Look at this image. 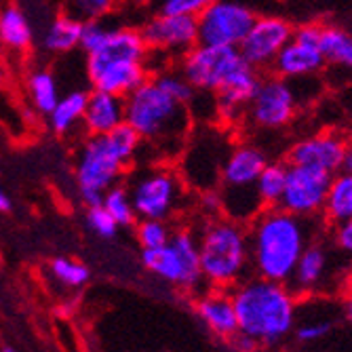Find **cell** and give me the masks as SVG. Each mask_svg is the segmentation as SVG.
<instances>
[{"label":"cell","instance_id":"6da1fadb","mask_svg":"<svg viewBox=\"0 0 352 352\" xmlns=\"http://www.w3.org/2000/svg\"><path fill=\"white\" fill-rule=\"evenodd\" d=\"M251 272L262 278L289 283L304 249L312 243V223L308 217L289 211L264 207L247 223Z\"/></svg>","mask_w":352,"mask_h":352},{"label":"cell","instance_id":"7a4b0ae2","mask_svg":"<svg viewBox=\"0 0 352 352\" xmlns=\"http://www.w3.org/2000/svg\"><path fill=\"white\" fill-rule=\"evenodd\" d=\"M239 333L260 346H276L294 333L298 321V296L287 283L262 276H245L232 287Z\"/></svg>","mask_w":352,"mask_h":352},{"label":"cell","instance_id":"3957f363","mask_svg":"<svg viewBox=\"0 0 352 352\" xmlns=\"http://www.w3.org/2000/svg\"><path fill=\"white\" fill-rule=\"evenodd\" d=\"M150 49L138 28L108 25L104 41L85 55V72L93 89L129 95L150 78Z\"/></svg>","mask_w":352,"mask_h":352},{"label":"cell","instance_id":"277c9868","mask_svg":"<svg viewBox=\"0 0 352 352\" xmlns=\"http://www.w3.org/2000/svg\"><path fill=\"white\" fill-rule=\"evenodd\" d=\"M124 122L133 126L142 144L167 156H177L192 131V114L152 76L124 95Z\"/></svg>","mask_w":352,"mask_h":352},{"label":"cell","instance_id":"5b68a950","mask_svg":"<svg viewBox=\"0 0 352 352\" xmlns=\"http://www.w3.org/2000/svg\"><path fill=\"white\" fill-rule=\"evenodd\" d=\"M197 239L203 280L213 289H232L251 272L249 232L245 223L226 215L207 217Z\"/></svg>","mask_w":352,"mask_h":352},{"label":"cell","instance_id":"8992f818","mask_svg":"<svg viewBox=\"0 0 352 352\" xmlns=\"http://www.w3.org/2000/svg\"><path fill=\"white\" fill-rule=\"evenodd\" d=\"M266 163V152L251 142L236 144L228 150L217 182V192L221 197V215L247 226L264 209L258 192H255V179H258Z\"/></svg>","mask_w":352,"mask_h":352},{"label":"cell","instance_id":"52a82bcc","mask_svg":"<svg viewBox=\"0 0 352 352\" xmlns=\"http://www.w3.org/2000/svg\"><path fill=\"white\" fill-rule=\"evenodd\" d=\"M124 186L131 195L138 219L167 221L184 205L188 192L179 171L167 163L140 169Z\"/></svg>","mask_w":352,"mask_h":352},{"label":"cell","instance_id":"ba28073f","mask_svg":"<svg viewBox=\"0 0 352 352\" xmlns=\"http://www.w3.org/2000/svg\"><path fill=\"white\" fill-rule=\"evenodd\" d=\"M126 165L104 135H87L74 156V182L87 207L100 205L108 188L120 184L126 175Z\"/></svg>","mask_w":352,"mask_h":352},{"label":"cell","instance_id":"9c48e42d","mask_svg":"<svg viewBox=\"0 0 352 352\" xmlns=\"http://www.w3.org/2000/svg\"><path fill=\"white\" fill-rule=\"evenodd\" d=\"M142 264L148 272L179 289H197L203 283L197 234L179 228L171 230L169 241L156 249H142Z\"/></svg>","mask_w":352,"mask_h":352},{"label":"cell","instance_id":"30bf717a","mask_svg":"<svg viewBox=\"0 0 352 352\" xmlns=\"http://www.w3.org/2000/svg\"><path fill=\"white\" fill-rule=\"evenodd\" d=\"M247 61L236 47L197 45L177 59V70L195 91L215 95Z\"/></svg>","mask_w":352,"mask_h":352},{"label":"cell","instance_id":"8fae6325","mask_svg":"<svg viewBox=\"0 0 352 352\" xmlns=\"http://www.w3.org/2000/svg\"><path fill=\"white\" fill-rule=\"evenodd\" d=\"M300 108L298 89L294 80L280 76L262 78L253 98L245 110V118L249 126L260 131H278L289 124Z\"/></svg>","mask_w":352,"mask_h":352},{"label":"cell","instance_id":"7c38bea8","mask_svg":"<svg viewBox=\"0 0 352 352\" xmlns=\"http://www.w3.org/2000/svg\"><path fill=\"white\" fill-rule=\"evenodd\" d=\"M258 15L247 0H213L197 15L199 45L239 47Z\"/></svg>","mask_w":352,"mask_h":352},{"label":"cell","instance_id":"4fadbf2b","mask_svg":"<svg viewBox=\"0 0 352 352\" xmlns=\"http://www.w3.org/2000/svg\"><path fill=\"white\" fill-rule=\"evenodd\" d=\"M152 55L182 57L199 45V25L192 15H173L158 11L140 28Z\"/></svg>","mask_w":352,"mask_h":352},{"label":"cell","instance_id":"5bb4252c","mask_svg":"<svg viewBox=\"0 0 352 352\" xmlns=\"http://www.w3.org/2000/svg\"><path fill=\"white\" fill-rule=\"evenodd\" d=\"M331 173L300 167V165H287V182L278 207L300 217H316L323 213V203L327 195Z\"/></svg>","mask_w":352,"mask_h":352},{"label":"cell","instance_id":"9a60e30c","mask_svg":"<svg viewBox=\"0 0 352 352\" xmlns=\"http://www.w3.org/2000/svg\"><path fill=\"white\" fill-rule=\"evenodd\" d=\"M294 25L280 15H258L245 38L236 47L243 59L255 70H268L280 49L292 41Z\"/></svg>","mask_w":352,"mask_h":352},{"label":"cell","instance_id":"2e32d148","mask_svg":"<svg viewBox=\"0 0 352 352\" xmlns=\"http://www.w3.org/2000/svg\"><path fill=\"white\" fill-rule=\"evenodd\" d=\"M348 144L333 131H321L296 142L287 152V165L312 167L327 173H338Z\"/></svg>","mask_w":352,"mask_h":352},{"label":"cell","instance_id":"e0dca14e","mask_svg":"<svg viewBox=\"0 0 352 352\" xmlns=\"http://www.w3.org/2000/svg\"><path fill=\"white\" fill-rule=\"evenodd\" d=\"M331 272V251L325 243L312 241L294 268V274L289 278V285L296 296H308L318 289H323V285Z\"/></svg>","mask_w":352,"mask_h":352},{"label":"cell","instance_id":"ac0fdd59","mask_svg":"<svg viewBox=\"0 0 352 352\" xmlns=\"http://www.w3.org/2000/svg\"><path fill=\"white\" fill-rule=\"evenodd\" d=\"M325 66V57L316 45L302 43L292 36V41L287 43L276 59L272 61V72L280 78L287 80H300V78H310L316 76Z\"/></svg>","mask_w":352,"mask_h":352},{"label":"cell","instance_id":"d6986e66","mask_svg":"<svg viewBox=\"0 0 352 352\" xmlns=\"http://www.w3.org/2000/svg\"><path fill=\"white\" fill-rule=\"evenodd\" d=\"M197 316L201 323L219 340L230 342L239 333L236 325V312L232 304V296L226 289H211L203 294L195 304Z\"/></svg>","mask_w":352,"mask_h":352},{"label":"cell","instance_id":"ffe728a7","mask_svg":"<svg viewBox=\"0 0 352 352\" xmlns=\"http://www.w3.org/2000/svg\"><path fill=\"white\" fill-rule=\"evenodd\" d=\"M122 122H124V98L114 93L91 89L80 129L87 135H104L116 129Z\"/></svg>","mask_w":352,"mask_h":352},{"label":"cell","instance_id":"44dd1931","mask_svg":"<svg viewBox=\"0 0 352 352\" xmlns=\"http://www.w3.org/2000/svg\"><path fill=\"white\" fill-rule=\"evenodd\" d=\"M0 45L11 53H25L34 45L32 21L28 13L15 3L0 7Z\"/></svg>","mask_w":352,"mask_h":352},{"label":"cell","instance_id":"7402d4cb","mask_svg":"<svg viewBox=\"0 0 352 352\" xmlns=\"http://www.w3.org/2000/svg\"><path fill=\"white\" fill-rule=\"evenodd\" d=\"M80 30L82 23L66 13H59L53 19L47 21L43 28L38 43L41 49L49 55H70L80 45Z\"/></svg>","mask_w":352,"mask_h":352},{"label":"cell","instance_id":"603a6c76","mask_svg":"<svg viewBox=\"0 0 352 352\" xmlns=\"http://www.w3.org/2000/svg\"><path fill=\"white\" fill-rule=\"evenodd\" d=\"M89 91L87 89H72L59 95L55 108L49 112V126L55 135H72L78 126H82V114L87 108Z\"/></svg>","mask_w":352,"mask_h":352},{"label":"cell","instance_id":"cb8c5ba5","mask_svg":"<svg viewBox=\"0 0 352 352\" xmlns=\"http://www.w3.org/2000/svg\"><path fill=\"white\" fill-rule=\"evenodd\" d=\"M323 215L331 226H340L352 219V175L342 171L331 175L323 203Z\"/></svg>","mask_w":352,"mask_h":352},{"label":"cell","instance_id":"d4e9b609","mask_svg":"<svg viewBox=\"0 0 352 352\" xmlns=\"http://www.w3.org/2000/svg\"><path fill=\"white\" fill-rule=\"evenodd\" d=\"M25 91H28L32 108L43 116H49V112L55 108L59 95H61L55 72H51L49 68L32 70L25 80Z\"/></svg>","mask_w":352,"mask_h":352},{"label":"cell","instance_id":"484cf974","mask_svg":"<svg viewBox=\"0 0 352 352\" xmlns=\"http://www.w3.org/2000/svg\"><path fill=\"white\" fill-rule=\"evenodd\" d=\"M325 63L352 70V34L338 25H323L321 43H318Z\"/></svg>","mask_w":352,"mask_h":352},{"label":"cell","instance_id":"4316f807","mask_svg":"<svg viewBox=\"0 0 352 352\" xmlns=\"http://www.w3.org/2000/svg\"><path fill=\"white\" fill-rule=\"evenodd\" d=\"M287 182V165L285 163H266L262 173L255 179V192L264 207L278 205Z\"/></svg>","mask_w":352,"mask_h":352},{"label":"cell","instance_id":"83f0119b","mask_svg":"<svg viewBox=\"0 0 352 352\" xmlns=\"http://www.w3.org/2000/svg\"><path fill=\"white\" fill-rule=\"evenodd\" d=\"M102 207L112 215V219L118 223L120 228L135 226L138 215H135V209H133V203H131L129 190H126V186L122 182L120 184H114L112 188H108L104 192Z\"/></svg>","mask_w":352,"mask_h":352},{"label":"cell","instance_id":"f1b7e54d","mask_svg":"<svg viewBox=\"0 0 352 352\" xmlns=\"http://www.w3.org/2000/svg\"><path fill=\"white\" fill-rule=\"evenodd\" d=\"M118 3L120 0H63L61 11L80 23L102 21L116 11Z\"/></svg>","mask_w":352,"mask_h":352},{"label":"cell","instance_id":"f546056e","mask_svg":"<svg viewBox=\"0 0 352 352\" xmlns=\"http://www.w3.org/2000/svg\"><path fill=\"white\" fill-rule=\"evenodd\" d=\"M158 85H161L167 93H171L173 98L177 100V102H182L184 106H188L190 108V104H192V100H195V95H197V91H195V87H192L186 78H184V74L177 70V68H161V70H156L154 74H150Z\"/></svg>","mask_w":352,"mask_h":352},{"label":"cell","instance_id":"4dcf8cb0","mask_svg":"<svg viewBox=\"0 0 352 352\" xmlns=\"http://www.w3.org/2000/svg\"><path fill=\"white\" fill-rule=\"evenodd\" d=\"M336 329V318L331 316H318V318H298L294 327V338L298 344H316L321 340H327Z\"/></svg>","mask_w":352,"mask_h":352},{"label":"cell","instance_id":"1f68e13d","mask_svg":"<svg viewBox=\"0 0 352 352\" xmlns=\"http://www.w3.org/2000/svg\"><path fill=\"white\" fill-rule=\"evenodd\" d=\"M51 274L57 283H61L63 287H70V289L82 287L91 276L89 268L72 258H55L51 262Z\"/></svg>","mask_w":352,"mask_h":352},{"label":"cell","instance_id":"d6a6232c","mask_svg":"<svg viewBox=\"0 0 352 352\" xmlns=\"http://www.w3.org/2000/svg\"><path fill=\"white\" fill-rule=\"evenodd\" d=\"M135 236L142 249H156V247H163L169 241L171 228L163 219H140L135 223Z\"/></svg>","mask_w":352,"mask_h":352},{"label":"cell","instance_id":"836d02e7","mask_svg":"<svg viewBox=\"0 0 352 352\" xmlns=\"http://www.w3.org/2000/svg\"><path fill=\"white\" fill-rule=\"evenodd\" d=\"M87 223H89V228L102 239H114L116 232H118V223L102 207V203L87 207Z\"/></svg>","mask_w":352,"mask_h":352},{"label":"cell","instance_id":"e575fe53","mask_svg":"<svg viewBox=\"0 0 352 352\" xmlns=\"http://www.w3.org/2000/svg\"><path fill=\"white\" fill-rule=\"evenodd\" d=\"M213 0H161V11L173 15H192L197 17L205 11Z\"/></svg>","mask_w":352,"mask_h":352},{"label":"cell","instance_id":"d590c367","mask_svg":"<svg viewBox=\"0 0 352 352\" xmlns=\"http://www.w3.org/2000/svg\"><path fill=\"white\" fill-rule=\"evenodd\" d=\"M336 232H333V243L336 247L346 253L348 258H352V219L350 221H344L340 226H333Z\"/></svg>","mask_w":352,"mask_h":352},{"label":"cell","instance_id":"8d00e7d4","mask_svg":"<svg viewBox=\"0 0 352 352\" xmlns=\"http://www.w3.org/2000/svg\"><path fill=\"white\" fill-rule=\"evenodd\" d=\"M201 209L205 211L207 217L221 215V197H219L217 188L201 190Z\"/></svg>","mask_w":352,"mask_h":352},{"label":"cell","instance_id":"74e56055","mask_svg":"<svg viewBox=\"0 0 352 352\" xmlns=\"http://www.w3.org/2000/svg\"><path fill=\"white\" fill-rule=\"evenodd\" d=\"M230 342L234 344V348H236L239 352H258V348H260L258 342L251 340V338H247V336H243V333H236Z\"/></svg>","mask_w":352,"mask_h":352},{"label":"cell","instance_id":"f35d334b","mask_svg":"<svg viewBox=\"0 0 352 352\" xmlns=\"http://www.w3.org/2000/svg\"><path fill=\"white\" fill-rule=\"evenodd\" d=\"M340 171H342V173L352 175V146H348V148H346V154H344V158H342Z\"/></svg>","mask_w":352,"mask_h":352},{"label":"cell","instance_id":"ab89813d","mask_svg":"<svg viewBox=\"0 0 352 352\" xmlns=\"http://www.w3.org/2000/svg\"><path fill=\"white\" fill-rule=\"evenodd\" d=\"M342 312H344V318L352 325V294H346L344 302H342Z\"/></svg>","mask_w":352,"mask_h":352},{"label":"cell","instance_id":"60d3db41","mask_svg":"<svg viewBox=\"0 0 352 352\" xmlns=\"http://www.w3.org/2000/svg\"><path fill=\"white\" fill-rule=\"evenodd\" d=\"M9 209H11V199H9L7 192H5L3 188H0V213H3V211H9Z\"/></svg>","mask_w":352,"mask_h":352},{"label":"cell","instance_id":"b9f144b4","mask_svg":"<svg viewBox=\"0 0 352 352\" xmlns=\"http://www.w3.org/2000/svg\"><path fill=\"white\" fill-rule=\"evenodd\" d=\"M344 289H346V294H352V264L344 272Z\"/></svg>","mask_w":352,"mask_h":352},{"label":"cell","instance_id":"7bdbcfd3","mask_svg":"<svg viewBox=\"0 0 352 352\" xmlns=\"http://www.w3.org/2000/svg\"><path fill=\"white\" fill-rule=\"evenodd\" d=\"M131 3H133V5H142V7H144V5H150L152 0H131Z\"/></svg>","mask_w":352,"mask_h":352},{"label":"cell","instance_id":"ee69618b","mask_svg":"<svg viewBox=\"0 0 352 352\" xmlns=\"http://www.w3.org/2000/svg\"><path fill=\"white\" fill-rule=\"evenodd\" d=\"M3 352H17V350H13V348H9V346H7V348H3Z\"/></svg>","mask_w":352,"mask_h":352},{"label":"cell","instance_id":"f6af8a7d","mask_svg":"<svg viewBox=\"0 0 352 352\" xmlns=\"http://www.w3.org/2000/svg\"><path fill=\"white\" fill-rule=\"evenodd\" d=\"M0 87H3V74H0Z\"/></svg>","mask_w":352,"mask_h":352}]
</instances>
